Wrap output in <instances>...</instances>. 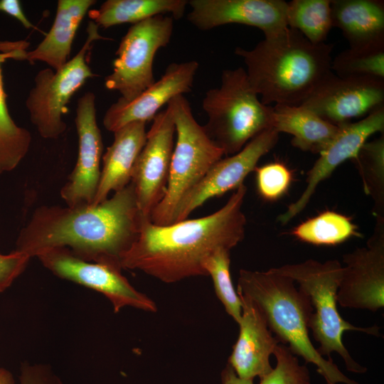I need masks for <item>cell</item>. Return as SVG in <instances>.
Masks as SVG:
<instances>
[{
	"mask_svg": "<svg viewBox=\"0 0 384 384\" xmlns=\"http://www.w3.org/2000/svg\"><path fill=\"white\" fill-rule=\"evenodd\" d=\"M237 293L242 305L240 332L228 363L240 378H261L272 370L270 357L279 342L257 305L246 295Z\"/></svg>",
	"mask_w": 384,
	"mask_h": 384,
	"instance_id": "cell-19",
	"label": "cell"
},
{
	"mask_svg": "<svg viewBox=\"0 0 384 384\" xmlns=\"http://www.w3.org/2000/svg\"><path fill=\"white\" fill-rule=\"evenodd\" d=\"M331 69L339 77L384 79V45L349 48L332 60Z\"/></svg>",
	"mask_w": 384,
	"mask_h": 384,
	"instance_id": "cell-29",
	"label": "cell"
},
{
	"mask_svg": "<svg viewBox=\"0 0 384 384\" xmlns=\"http://www.w3.org/2000/svg\"><path fill=\"white\" fill-rule=\"evenodd\" d=\"M0 11L15 18L27 29H38L26 17L18 0H0Z\"/></svg>",
	"mask_w": 384,
	"mask_h": 384,
	"instance_id": "cell-35",
	"label": "cell"
},
{
	"mask_svg": "<svg viewBox=\"0 0 384 384\" xmlns=\"http://www.w3.org/2000/svg\"><path fill=\"white\" fill-rule=\"evenodd\" d=\"M198 67L194 60L171 63L158 81L134 99L127 101L120 97L112 104L103 117L105 128L114 132L133 122L146 123L153 119L171 99L191 91Z\"/></svg>",
	"mask_w": 384,
	"mask_h": 384,
	"instance_id": "cell-18",
	"label": "cell"
},
{
	"mask_svg": "<svg viewBox=\"0 0 384 384\" xmlns=\"http://www.w3.org/2000/svg\"><path fill=\"white\" fill-rule=\"evenodd\" d=\"M333 27L338 28L350 48L384 45L383 0H331Z\"/></svg>",
	"mask_w": 384,
	"mask_h": 384,
	"instance_id": "cell-22",
	"label": "cell"
},
{
	"mask_svg": "<svg viewBox=\"0 0 384 384\" xmlns=\"http://www.w3.org/2000/svg\"><path fill=\"white\" fill-rule=\"evenodd\" d=\"M279 133L267 129L249 141L238 152L222 158L209 169L201 181L180 203L174 223L187 219L189 214L208 200L235 190L255 171L259 160L272 150Z\"/></svg>",
	"mask_w": 384,
	"mask_h": 384,
	"instance_id": "cell-14",
	"label": "cell"
},
{
	"mask_svg": "<svg viewBox=\"0 0 384 384\" xmlns=\"http://www.w3.org/2000/svg\"><path fill=\"white\" fill-rule=\"evenodd\" d=\"M272 128L292 135L293 146L314 154H320L339 129L302 105H288L272 107Z\"/></svg>",
	"mask_w": 384,
	"mask_h": 384,
	"instance_id": "cell-23",
	"label": "cell"
},
{
	"mask_svg": "<svg viewBox=\"0 0 384 384\" xmlns=\"http://www.w3.org/2000/svg\"><path fill=\"white\" fill-rule=\"evenodd\" d=\"M202 107L208 116L203 127L226 156L272 128V106L262 103L242 67L222 72L220 86L206 92Z\"/></svg>",
	"mask_w": 384,
	"mask_h": 384,
	"instance_id": "cell-6",
	"label": "cell"
},
{
	"mask_svg": "<svg viewBox=\"0 0 384 384\" xmlns=\"http://www.w3.org/2000/svg\"><path fill=\"white\" fill-rule=\"evenodd\" d=\"M292 234L299 240L316 245H335L360 237L357 226L347 216L326 210L295 227Z\"/></svg>",
	"mask_w": 384,
	"mask_h": 384,
	"instance_id": "cell-27",
	"label": "cell"
},
{
	"mask_svg": "<svg viewBox=\"0 0 384 384\" xmlns=\"http://www.w3.org/2000/svg\"><path fill=\"white\" fill-rule=\"evenodd\" d=\"M174 122L169 110L159 112L146 132L145 144L133 167V185L142 215L151 213L163 198L169 177L174 147Z\"/></svg>",
	"mask_w": 384,
	"mask_h": 384,
	"instance_id": "cell-11",
	"label": "cell"
},
{
	"mask_svg": "<svg viewBox=\"0 0 384 384\" xmlns=\"http://www.w3.org/2000/svg\"><path fill=\"white\" fill-rule=\"evenodd\" d=\"M339 129L331 143L319 154V158L307 173L306 187L299 198L291 203L278 217L287 223L302 212L309 203L319 183L328 178L342 163L354 159L367 139L384 130V107L378 109L356 122L338 125Z\"/></svg>",
	"mask_w": 384,
	"mask_h": 384,
	"instance_id": "cell-16",
	"label": "cell"
},
{
	"mask_svg": "<svg viewBox=\"0 0 384 384\" xmlns=\"http://www.w3.org/2000/svg\"><path fill=\"white\" fill-rule=\"evenodd\" d=\"M294 281L270 268L267 271L240 270L237 292L250 298L263 314L267 326L280 343L287 346L306 363L316 366L327 384H358L333 362L324 358L312 344L309 324L313 313L308 295Z\"/></svg>",
	"mask_w": 384,
	"mask_h": 384,
	"instance_id": "cell-4",
	"label": "cell"
},
{
	"mask_svg": "<svg viewBox=\"0 0 384 384\" xmlns=\"http://www.w3.org/2000/svg\"><path fill=\"white\" fill-rule=\"evenodd\" d=\"M230 252L228 250H217L205 260L203 267L207 276L211 277L216 296L225 311L238 324L242 305L230 277Z\"/></svg>",
	"mask_w": 384,
	"mask_h": 384,
	"instance_id": "cell-30",
	"label": "cell"
},
{
	"mask_svg": "<svg viewBox=\"0 0 384 384\" xmlns=\"http://www.w3.org/2000/svg\"><path fill=\"white\" fill-rule=\"evenodd\" d=\"M188 5V21L201 31L239 23L257 28L265 36L288 27L283 0H190Z\"/></svg>",
	"mask_w": 384,
	"mask_h": 384,
	"instance_id": "cell-17",
	"label": "cell"
},
{
	"mask_svg": "<svg viewBox=\"0 0 384 384\" xmlns=\"http://www.w3.org/2000/svg\"><path fill=\"white\" fill-rule=\"evenodd\" d=\"M86 30V40L78 53L58 70L38 71L26 98L30 120L44 139H55L65 132L63 116L68 111L70 98L87 80L97 76L88 63L89 51L96 41L108 38L99 33V27L92 21Z\"/></svg>",
	"mask_w": 384,
	"mask_h": 384,
	"instance_id": "cell-8",
	"label": "cell"
},
{
	"mask_svg": "<svg viewBox=\"0 0 384 384\" xmlns=\"http://www.w3.org/2000/svg\"><path fill=\"white\" fill-rule=\"evenodd\" d=\"M146 122H133L114 132V141L102 156V167L92 205L107 198L131 182L135 161L146 138Z\"/></svg>",
	"mask_w": 384,
	"mask_h": 384,
	"instance_id": "cell-20",
	"label": "cell"
},
{
	"mask_svg": "<svg viewBox=\"0 0 384 384\" xmlns=\"http://www.w3.org/2000/svg\"><path fill=\"white\" fill-rule=\"evenodd\" d=\"M287 24L314 44L325 43L333 27L331 0H293L287 2Z\"/></svg>",
	"mask_w": 384,
	"mask_h": 384,
	"instance_id": "cell-26",
	"label": "cell"
},
{
	"mask_svg": "<svg viewBox=\"0 0 384 384\" xmlns=\"http://www.w3.org/2000/svg\"><path fill=\"white\" fill-rule=\"evenodd\" d=\"M0 384H14L11 373L5 368H0Z\"/></svg>",
	"mask_w": 384,
	"mask_h": 384,
	"instance_id": "cell-37",
	"label": "cell"
},
{
	"mask_svg": "<svg viewBox=\"0 0 384 384\" xmlns=\"http://www.w3.org/2000/svg\"><path fill=\"white\" fill-rule=\"evenodd\" d=\"M353 161L364 192L373 201V215L384 218V135L366 142Z\"/></svg>",
	"mask_w": 384,
	"mask_h": 384,
	"instance_id": "cell-28",
	"label": "cell"
},
{
	"mask_svg": "<svg viewBox=\"0 0 384 384\" xmlns=\"http://www.w3.org/2000/svg\"><path fill=\"white\" fill-rule=\"evenodd\" d=\"M96 97L85 92L77 102L75 124L78 137L75 166L60 194L68 206L92 204L100 176L103 143L96 115Z\"/></svg>",
	"mask_w": 384,
	"mask_h": 384,
	"instance_id": "cell-15",
	"label": "cell"
},
{
	"mask_svg": "<svg viewBox=\"0 0 384 384\" xmlns=\"http://www.w3.org/2000/svg\"><path fill=\"white\" fill-rule=\"evenodd\" d=\"M333 44H314L287 27L265 36L253 48L235 49L262 104L300 105L333 71Z\"/></svg>",
	"mask_w": 384,
	"mask_h": 384,
	"instance_id": "cell-3",
	"label": "cell"
},
{
	"mask_svg": "<svg viewBox=\"0 0 384 384\" xmlns=\"http://www.w3.org/2000/svg\"><path fill=\"white\" fill-rule=\"evenodd\" d=\"M143 217L130 182L96 206L36 208L20 230L15 250L31 258L66 247L81 260L122 270V259L137 240Z\"/></svg>",
	"mask_w": 384,
	"mask_h": 384,
	"instance_id": "cell-1",
	"label": "cell"
},
{
	"mask_svg": "<svg viewBox=\"0 0 384 384\" xmlns=\"http://www.w3.org/2000/svg\"><path fill=\"white\" fill-rule=\"evenodd\" d=\"M16 60L15 42L0 43V175L14 170L29 151L30 132L18 126L10 114L4 87L2 64Z\"/></svg>",
	"mask_w": 384,
	"mask_h": 384,
	"instance_id": "cell-25",
	"label": "cell"
},
{
	"mask_svg": "<svg viewBox=\"0 0 384 384\" xmlns=\"http://www.w3.org/2000/svg\"><path fill=\"white\" fill-rule=\"evenodd\" d=\"M174 18L159 15L132 24L122 37L111 74L105 78L107 90L129 101L155 82L153 63L156 52L170 42Z\"/></svg>",
	"mask_w": 384,
	"mask_h": 384,
	"instance_id": "cell-9",
	"label": "cell"
},
{
	"mask_svg": "<svg viewBox=\"0 0 384 384\" xmlns=\"http://www.w3.org/2000/svg\"><path fill=\"white\" fill-rule=\"evenodd\" d=\"M36 257L55 275L103 294L112 303L114 312L125 306L150 312L157 310L154 302L137 290L119 268L81 260L66 247L49 249Z\"/></svg>",
	"mask_w": 384,
	"mask_h": 384,
	"instance_id": "cell-10",
	"label": "cell"
},
{
	"mask_svg": "<svg viewBox=\"0 0 384 384\" xmlns=\"http://www.w3.org/2000/svg\"><path fill=\"white\" fill-rule=\"evenodd\" d=\"M31 257L14 250L10 254L0 253V292L7 289L25 270Z\"/></svg>",
	"mask_w": 384,
	"mask_h": 384,
	"instance_id": "cell-33",
	"label": "cell"
},
{
	"mask_svg": "<svg viewBox=\"0 0 384 384\" xmlns=\"http://www.w3.org/2000/svg\"><path fill=\"white\" fill-rule=\"evenodd\" d=\"M166 107L171 114L177 139L166 192L149 218L157 225L174 223L181 201L225 155L207 134L203 126L197 122L183 95L171 99Z\"/></svg>",
	"mask_w": 384,
	"mask_h": 384,
	"instance_id": "cell-7",
	"label": "cell"
},
{
	"mask_svg": "<svg viewBox=\"0 0 384 384\" xmlns=\"http://www.w3.org/2000/svg\"><path fill=\"white\" fill-rule=\"evenodd\" d=\"M95 0H59L54 21L50 31L37 47L25 49L21 60L31 63H46L53 70L60 69L70 59L73 40L77 31Z\"/></svg>",
	"mask_w": 384,
	"mask_h": 384,
	"instance_id": "cell-21",
	"label": "cell"
},
{
	"mask_svg": "<svg viewBox=\"0 0 384 384\" xmlns=\"http://www.w3.org/2000/svg\"><path fill=\"white\" fill-rule=\"evenodd\" d=\"M276 272L292 279L299 289L309 296L313 313L309 328L314 338L319 343V354L331 358L338 353L344 361L348 370L363 373L366 368L356 362L343 343V334L356 331L369 335L379 336V327H358L344 320L340 315L336 303L337 292L341 280L343 266L337 260L320 262L307 260L301 263L284 265L272 268Z\"/></svg>",
	"mask_w": 384,
	"mask_h": 384,
	"instance_id": "cell-5",
	"label": "cell"
},
{
	"mask_svg": "<svg viewBox=\"0 0 384 384\" xmlns=\"http://www.w3.org/2000/svg\"><path fill=\"white\" fill-rule=\"evenodd\" d=\"M337 302L343 306L377 311L384 306V218H376L365 247L343 255Z\"/></svg>",
	"mask_w": 384,
	"mask_h": 384,
	"instance_id": "cell-12",
	"label": "cell"
},
{
	"mask_svg": "<svg viewBox=\"0 0 384 384\" xmlns=\"http://www.w3.org/2000/svg\"><path fill=\"white\" fill-rule=\"evenodd\" d=\"M300 105L333 124L348 123L384 107V79L332 73Z\"/></svg>",
	"mask_w": 384,
	"mask_h": 384,
	"instance_id": "cell-13",
	"label": "cell"
},
{
	"mask_svg": "<svg viewBox=\"0 0 384 384\" xmlns=\"http://www.w3.org/2000/svg\"><path fill=\"white\" fill-rule=\"evenodd\" d=\"M255 171L258 193L267 201H274L283 196L292 180L290 170L280 162L257 166Z\"/></svg>",
	"mask_w": 384,
	"mask_h": 384,
	"instance_id": "cell-32",
	"label": "cell"
},
{
	"mask_svg": "<svg viewBox=\"0 0 384 384\" xmlns=\"http://www.w3.org/2000/svg\"><path fill=\"white\" fill-rule=\"evenodd\" d=\"M246 192L241 184L223 207L199 218L157 225L144 216L137 240L122 259V268L140 270L165 283L207 276L205 260L217 250L230 251L245 237L242 207Z\"/></svg>",
	"mask_w": 384,
	"mask_h": 384,
	"instance_id": "cell-2",
	"label": "cell"
},
{
	"mask_svg": "<svg viewBox=\"0 0 384 384\" xmlns=\"http://www.w3.org/2000/svg\"><path fill=\"white\" fill-rule=\"evenodd\" d=\"M221 382L222 384H254L252 379H242L238 377L228 363L221 372Z\"/></svg>",
	"mask_w": 384,
	"mask_h": 384,
	"instance_id": "cell-36",
	"label": "cell"
},
{
	"mask_svg": "<svg viewBox=\"0 0 384 384\" xmlns=\"http://www.w3.org/2000/svg\"><path fill=\"white\" fill-rule=\"evenodd\" d=\"M187 0H107L88 16L98 27L110 28L125 23L132 24L159 15L176 20L183 17Z\"/></svg>",
	"mask_w": 384,
	"mask_h": 384,
	"instance_id": "cell-24",
	"label": "cell"
},
{
	"mask_svg": "<svg viewBox=\"0 0 384 384\" xmlns=\"http://www.w3.org/2000/svg\"><path fill=\"white\" fill-rule=\"evenodd\" d=\"M20 384H62L46 366L42 365L29 366L25 364L21 368Z\"/></svg>",
	"mask_w": 384,
	"mask_h": 384,
	"instance_id": "cell-34",
	"label": "cell"
},
{
	"mask_svg": "<svg viewBox=\"0 0 384 384\" xmlns=\"http://www.w3.org/2000/svg\"><path fill=\"white\" fill-rule=\"evenodd\" d=\"M273 354L277 360L276 366L260 378V384H310L308 368L299 364L287 346L279 343Z\"/></svg>",
	"mask_w": 384,
	"mask_h": 384,
	"instance_id": "cell-31",
	"label": "cell"
}]
</instances>
